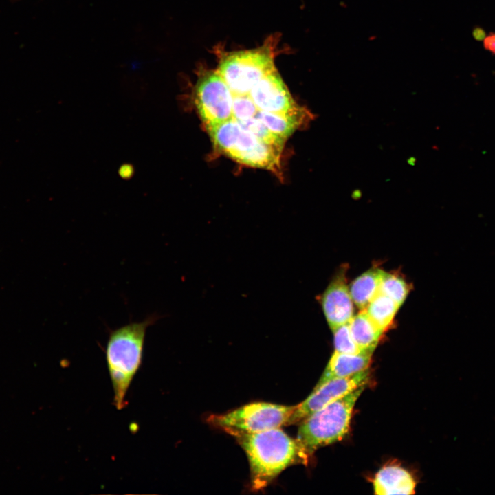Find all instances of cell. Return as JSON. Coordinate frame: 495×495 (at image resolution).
<instances>
[{
    "label": "cell",
    "instance_id": "1",
    "mask_svg": "<svg viewBox=\"0 0 495 495\" xmlns=\"http://www.w3.org/2000/svg\"><path fill=\"white\" fill-rule=\"evenodd\" d=\"M225 430L236 438L247 455L254 491L263 490L292 464L303 463L296 440L280 428L259 432Z\"/></svg>",
    "mask_w": 495,
    "mask_h": 495
},
{
    "label": "cell",
    "instance_id": "2",
    "mask_svg": "<svg viewBox=\"0 0 495 495\" xmlns=\"http://www.w3.org/2000/svg\"><path fill=\"white\" fill-rule=\"evenodd\" d=\"M159 318L151 315L141 322H131L111 330L105 348L107 365L118 410L126 406V397L143 358L147 328Z\"/></svg>",
    "mask_w": 495,
    "mask_h": 495
},
{
    "label": "cell",
    "instance_id": "3",
    "mask_svg": "<svg viewBox=\"0 0 495 495\" xmlns=\"http://www.w3.org/2000/svg\"><path fill=\"white\" fill-rule=\"evenodd\" d=\"M366 386H360L334 400L300 423L296 440L303 463L318 448L345 437L349 430L354 406Z\"/></svg>",
    "mask_w": 495,
    "mask_h": 495
},
{
    "label": "cell",
    "instance_id": "4",
    "mask_svg": "<svg viewBox=\"0 0 495 495\" xmlns=\"http://www.w3.org/2000/svg\"><path fill=\"white\" fill-rule=\"evenodd\" d=\"M207 130L216 148L232 160L280 174L282 150L261 140L234 118Z\"/></svg>",
    "mask_w": 495,
    "mask_h": 495
},
{
    "label": "cell",
    "instance_id": "5",
    "mask_svg": "<svg viewBox=\"0 0 495 495\" xmlns=\"http://www.w3.org/2000/svg\"><path fill=\"white\" fill-rule=\"evenodd\" d=\"M273 43L270 39L258 48L229 53L221 58L217 72L234 95L249 94L260 80L276 69Z\"/></svg>",
    "mask_w": 495,
    "mask_h": 495
},
{
    "label": "cell",
    "instance_id": "6",
    "mask_svg": "<svg viewBox=\"0 0 495 495\" xmlns=\"http://www.w3.org/2000/svg\"><path fill=\"white\" fill-rule=\"evenodd\" d=\"M296 406L267 402L246 404L229 412L212 415L208 421L224 430L259 432L287 425Z\"/></svg>",
    "mask_w": 495,
    "mask_h": 495
},
{
    "label": "cell",
    "instance_id": "7",
    "mask_svg": "<svg viewBox=\"0 0 495 495\" xmlns=\"http://www.w3.org/2000/svg\"><path fill=\"white\" fill-rule=\"evenodd\" d=\"M234 94L217 71L203 74L195 88V103L205 127L232 118Z\"/></svg>",
    "mask_w": 495,
    "mask_h": 495
},
{
    "label": "cell",
    "instance_id": "8",
    "mask_svg": "<svg viewBox=\"0 0 495 495\" xmlns=\"http://www.w3.org/2000/svg\"><path fill=\"white\" fill-rule=\"evenodd\" d=\"M368 368L351 376L331 380L314 388L301 403L296 405L287 425L300 424L303 420L334 400L353 391L369 381Z\"/></svg>",
    "mask_w": 495,
    "mask_h": 495
},
{
    "label": "cell",
    "instance_id": "9",
    "mask_svg": "<svg viewBox=\"0 0 495 495\" xmlns=\"http://www.w3.org/2000/svg\"><path fill=\"white\" fill-rule=\"evenodd\" d=\"M259 111L298 114L306 111L294 100L276 69L260 80L249 93Z\"/></svg>",
    "mask_w": 495,
    "mask_h": 495
},
{
    "label": "cell",
    "instance_id": "10",
    "mask_svg": "<svg viewBox=\"0 0 495 495\" xmlns=\"http://www.w3.org/2000/svg\"><path fill=\"white\" fill-rule=\"evenodd\" d=\"M353 300L344 274H339L320 298L321 306L330 329L333 331L353 316Z\"/></svg>",
    "mask_w": 495,
    "mask_h": 495
},
{
    "label": "cell",
    "instance_id": "11",
    "mask_svg": "<svg viewBox=\"0 0 495 495\" xmlns=\"http://www.w3.org/2000/svg\"><path fill=\"white\" fill-rule=\"evenodd\" d=\"M416 483L412 476L397 465L385 466L375 474L374 493L379 495L415 494Z\"/></svg>",
    "mask_w": 495,
    "mask_h": 495
},
{
    "label": "cell",
    "instance_id": "12",
    "mask_svg": "<svg viewBox=\"0 0 495 495\" xmlns=\"http://www.w3.org/2000/svg\"><path fill=\"white\" fill-rule=\"evenodd\" d=\"M372 354H346L334 351L314 388L326 382L344 378L368 368Z\"/></svg>",
    "mask_w": 495,
    "mask_h": 495
},
{
    "label": "cell",
    "instance_id": "13",
    "mask_svg": "<svg viewBox=\"0 0 495 495\" xmlns=\"http://www.w3.org/2000/svg\"><path fill=\"white\" fill-rule=\"evenodd\" d=\"M349 330L353 341L365 353L373 354L382 331L371 319L365 310L353 316L349 322Z\"/></svg>",
    "mask_w": 495,
    "mask_h": 495
},
{
    "label": "cell",
    "instance_id": "14",
    "mask_svg": "<svg viewBox=\"0 0 495 495\" xmlns=\"http://www.w3.org/2000/svg\"><path fill=\"white\" fill-rule=\"evenodd\" d=\"M384 273L382 270L373 268L361 274L351 283V296L360 310L365 309L379 292Z\"/></svg>",
    "mask_w": 495,
    "mask_h": 495
},
{
    "label": "cell",
    "instance_id": "15",
    "mask_svg": "<svg viewBox=\"0 0 495 495\" xmlns=\"http://www.w3.org/2000/svg\"><path fill=\"white\" fill-rule=\"evenodd\" d=\"M309 111L298 114H283L258 111V118L272 133L286 140L311 117Z\"/></svg>",
    "mask_w": 495,
    "mask_h": 495
},
{
    "label": "cell",
    "instance_id": "16",
    "mask_svg": "<svg viewBox=\"0 0 495 495\" xmlns=\"http://www.w3.org/2000/svg\"><path fill=\"white\" fill-rule=\"evenodd\" d=\"M399 307L392 298L379 292L364 310L384 332L391 324Z\"/></svg>",
    "mask_w": 495,
    "mask_h": 495
},
{
    "label": "cell",
    "instance_id": "17",
    "mask_svg": "<svg viewBox=\"0 0 495 495\" xmlns=\"http://www.w3.org/2000/svg\"><path fill=\"white\" fill-rule=\"evenodd\" d=\"M409 289L406 282L399 276L384 273L379 292L392 298L399 307L408 295Z\"/></svg>",
    "mask_w": 495,
    "mask_h": 495
},
{
    "label": "cell",
    "instance_id": "18",
    "mask_svg": "<svg viewBox=\"0 0 495 495\" xmlns=\"http://www.w3.org/2000/svg\"><path fill=\"white\" fill-rule=\"evenodd\" d=\"M237 122L243 127L251 131L261 140L278 149L283 150L286 140L270 131L256 116Z\"/></svg>",
    "mask_w": 495,
    "mask_h": 495
},
{
    "label": "cell",
    "instance_id": "19",
    "mask_svg": "<svg viewBox=\"0 0 495 495\" xmlns=\"http://www.w3.org/2000/svg\"><path fill=\"white\" fill-rule=\"evenodd\" d=\"M332 331L333 332L336 351L352 355L365 353L353 341L349 330V322L338 327Z\"/></svg>",
    "mask_w": 495,
    "mask_h": 495
},
{
    "label": "cell",
    "instance_id": "20",
    "mask_svg": "<svg viewBox=\"0 0 495 495\" xmlns=\"http://www.w3.org/2000/svg\"><path fill=\"white\" fill-rule=\"evenodd\" d=\"M258 111L249 94L234 95L232 118L234 120L240 121L255 117Z\"/></svg>",
    "mask_w": 495,
    "mask_h": 495
},
{
    "label": "cell",
    "instance_id": "21",
    "mask_svg": "<svg viewBox=\"0 0 495 495\" xmlns=\"http://www.w3.org/2000/svg\"><path fill=\"white\" fill-rule=\"evenodd\" d=\"M483 47L495 55V32H491L483 39Z\"/></svg>",
    "mask_w": 495,
    "mask_h": 495
},
{
    "label": "cell",
    "instance_id": "22",
    "mask_svg": "<svg viewBox=\"0 0 495 495\" xmlns=\"http://www.w3.org/2000/svg\"><path fill=\"white\" fill-rule=\"evenodd\" d=\"M472 34L473 38L478 41H483L487 35L485 30L480 26L474 27Z\"/></svg>",
    "mask_w": 495,
    "mask_h": 495
},
{
    "label": "cell",
    "instance_id": "23",
    "mask_svg": "<svg viewBox=\"0 0 495 495\" xmlns=\"http://www.w3.org/2000/svg\"><path fill=\"white\" fill-rule=\"evenodd\" d=\"M11 1H18V0H11Z\"/></svg>",
    "mask_w": 495,
    "mask_h": 495
}]
</instances>
